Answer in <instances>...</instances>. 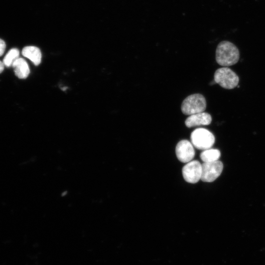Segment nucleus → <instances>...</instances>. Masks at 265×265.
Segmentation results:
<instances>
[{
    "label": "nucleus",
    "instance_id": "obj_1",
    "mask_svg": "<svg viewBox=\"0 0 265 265\" xmlns=\"http://www.w3.org/2000/svg\"><path fill=\"white\" fill-rule=\"evenodd\" d=\"M239 58V52L237 46L233 43L223 41L217 46L215 52V59L221 66L228 67L236 64Z\"/></svg>",
    "mask_w": 265,
    "mask_h": 265
},
{
    "label": "nucleus",
    "instance_id": "obj_2",
    "mask_svg": "<svg viewBox=\"0 0 265 265\" xmlns=\"http://www.w3.org/2000/svg\"><path fill=\"white\" fill-rule=\"evenodd\" d=\"M206 101L201 94H193L187 96L182 102L181 111L187 115L202 112L206 108Z\"/></svg>",
    "mask_w": 265,
    "mask_h": 265
},
{
    "label": "nucleus",
    "instance_id": "obj_3",
    "mask_svg": "<svg viewBox=\"0 0 265 265\" xmlns=\"http://www.w3.org/2000/svg\"><path fill=\"white\" fill-rule=\"evenodd\" d=\"M191 142L196 148L205 150L211 148L215 141L213 134L205 128L194 130L190 135Z\"/></svg>",
    "mask_w": 265,
    "mask_h": 265
},
{
    "label": "nucleus",
    "instance_id": "obj_4",
    "mask_svg": "<svg viewBox=\"0 0 265 265\" xmlns=\"http://www.w3.org/2000/svg\"><path fill=\"white\" fill-rule=\"evenodd\" d=\"M214 80L221 87L231 89L237 86L239 78L231 69L224 67L217 69L214 74Z\"/></svg>",
    "mask_w": 265,
    "mask_h": 265
},
{
    "label": "nucleus",
    "instance_id": "obj_5",
    "mask_svg": "<svg viewBox=\"0 0 265 265\" xmlns=\"http://www.w3.org/2000/svg\"><path fill=\"white\" fill-rule=\"evenodd\" d=\"M223 163L219 160L204 162L202 164L201 180L205 182H212L222 173Z\"/></svg>",
    "mask_w": 265,
    "mask_h": 265
},
{
    "label": "nucleus",
    "instance_id": "obj_6",
    "mask_svg": "<svg viewBox=\"0 0 265 265\" xmlns=\"http://www.w3.org/2000/svg\"><path fill=\"white\" fill-rule=\"evenodd\" d=\"M182 174L185 180L191 184L197 183L201 180L202 164L197 160H191L183 167Z\"/></svg>",
    "mask_w": 265,
    "mask_h": 265
},
{
    "label": "nucleus",
    "instance_id": "obj_7",
    "mask_svg": "<svg viewBox=\"0 0 265 265\" xmlns=\"http://www.w3.org/2000/svg\"><path fill=\"white\" fill-rule=\"evenodd\" d=\"M175 152L178 159L184 163L191 161L195 156L192 144L186 139L181 140L177 143Z\"/></svg>",
    "mask_w": 265,
    "mask_h": 265
},
{
    "label": "nucleus",
    "instance_id": "obj_8",
    "mask_svg": "<svg viewBox=\"0 0 265 265\" xmlns=\"http://www.w3.org/2000/svg\"><path fill=\"white\" fill-rule=\"evenodd\" d=\"M212 120L211 115L204 111L189 115L185 121V125L188 128L208 125L211 123Z\"/></svg>",
    "mask_w": 265,
    "mask_h": 265
},
{
    "label": "nucleus",
    "instance_id": "obj_9",
    "mask_svg": "<svg viewBox=\"0 0 265 265\" xmlns=\"http://www.w3.org/2000/svg\"><path fill=\"white\" fill-rule=\"evenodd\" d=\"M15 75L20 79H26L30 73V70L26 61L23 58L19 57L12 64Z\"/></svg>",
    "mask_w": 265,
    "mask_h": 265
},
{
    "label": "nucleus",
    "instance_id": "obj_10",
    "mask_svg": "<svg viewBox=\"0 0 265 265\" xmlns=\"http://www.w3.org/2000/svg\"><path fill=\"white\" fill-rule=\"evenodd\" d=\"M23 55L29 59L36 66L38 65L41 61L42 54L40 49L35 46H26L22 51Z\"/></svg>",
    "mask_w": 265,
    "mask_h": 265
},
{
    "label": "nucleus",
    "instance_id": "obj_11",
    "mask_svg": "<svg viewBox=\"0 0 265 265\" xmlns=\"http://www.w3.org/2000/svg\"><path fill=\"white\" fill-rule=\"evenodd\" d=\"M220 157V151L215 149L205 150L200 154V159L204 162L217 160Z\"/></svg>",
    "mask_w": 265,
    "mask_h": 265
},
{
    "label": "nucleus",
    "instance_id": "obj_12",
    "mask_svg": "<svg viewBox=\"0 0 265 265\" xmlns=\"http://www.w3.org/2000/svg\"><path fill=\"white\" fill-rule=\"evenodd\" d=\"M20 52L17 48L10 50L5 55L3 59L4 66L8 68L12 66L13 63L19 57Z\"/></svg>",
    "mask_w": 265,
    "mask_h": 265
},
{
    "label": "nucleus",
    "instance_id": "obj_13",
    "mask_svg": "<svg viewBox=\"0 0 265 265\" xmlns=\"http://www.w3.org/2000/svg\"><path fill=\"white\" fill-rule=\"evenodd\" d=\"M6 48V44L5 42L1 39H0V56H1L4 53Z\"/></svg>",
    "mask_w": 265,
    "mask_h": 265
},
{
    "label": "nucleus",
    "instance_id": "obj_14",
    "mask_svg": "<svg viewBox=\"0 0 265 265\" xmlns=\"http://www.w3.org/2000/svg\"><path fill=\"white\" fill-rule=\"evenodd\" d=\"M4 68V65L2 62L0 61V74L3 71Z\"/></svg>",
    "mask_w": 265,
    "mask_h": 265
},
{
    "label": "nucleus",
    "instance_id": "obj_15",
    "mask_svg": "<svg viewBox=\"0 0 265 265\" xmlns=\"http://www.w3.org/2000/svg\"><path fill=\"white\" fill-rule=\"evenodd\" d=\"M215 83H216V82H215V81L214 80H213L212 81L210 82V85H213V84H215Z\"/></svg>",
    "mask_w": 265,
    "mask_h": 265
}]
</instances>
